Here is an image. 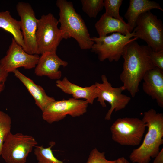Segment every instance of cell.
I'll return each mask as SVG.
<instances>
[{"instance_id": "cell-23", "label": "cell", "mask_w": 163, "mask_h": 163, "mask_svg": "<svg viewBox=\"0 0 163 163\" xmlns=\"http://www.w3.org/2000/svg\"><path fill=\"white\" fill-rule=\"evenodd\" d=\"M123 1L122 0H104V7L105 9L104 13L109 16L115 19L124 21L119 14V9Z\"/></svg>"}, {"instance_id": "cell-10", "label": "cell", "mask_w": 163, "mask_h": 163, "mask_svg": "<svg viewBox=\"0 0 163 163\" xmlns=\"http://www.w3.org/2000/svg\"><path fill=\"white\" fill-rule=\"evenodd\" d=\"M102 82H96L97 90V101L104 107H106L105 101L108 102L110 107L106 114L105 119L109 120L113 111L117 112L125 108L131 100V98L123 94L125 89L123 86L114 88L104 75L101 76Z\"/></svg>"}, {"instance_id": "cell-18", "label": "cell", "mask_w": 163, "mask_h": 163, "mask_svg": "<svg viewBox=\"0 0 163 163\" xmlns=\"http://www.w3.org/2000/svg\"><path fill=\"white\" fill-rule=\"evenodd\" d=\"M163 10L159 4L149 0H130L129 6L124 15L132 31L136 27V20L142 13L152 9Z\"/></svg>"}, {"instance_id": "cell-15", "label": "cell", "mask_w": 163, "mask_h": 163, "mask_svg": "<svg viewBox=\"0 0 163 163\" xmlns=\"http://www.w3.org/2000/svg\"><path fill=\"white\" fill-rule=\"evenodd\" d=\"M56 85L64 93L71 95L76 99H84L91 104L97 98V90L95 84L82 87L73 83L66 77L56 81Z\"/></svg>"}, {"instance_id": "cell-5", "label": "cell", "mask_w": 163, "mask_h": 163, "mask_svg": "<svg viewBox=\"0 0 163 163\" xmlns=\"http://www.w3.org/2000/svg\"><path fill=\"white\" fill-rule=\"evenodd\" d=\"M133 31L134 38L145 41L155 52L163 51V24L150 11L143 13L137 18Z\"/></svg>"}, {"instance_id": "cell-1", "label": "cell", "mask_w": 163, "mask_h": 163, "mask_svg": "<svg viewBox=\"0 0 163 163\" xmlns=\"http://www.w3.org/2000/svg\"><path fill=\"white\" fill-rule=\"evenodd\" d=\"M149 50L147 45H140L133 40L127 44L123 50L122 57L124 61L120 78L125 90L133 97L139 91L145 74L155 67L150 59Z\"/></svg>"}, {"instance_id": "cell-7", "label": "cell", "mask_w": 163, "mask_h": 163, "mask_svg": "<svg viewBox=\"0 0 163 163\" xmlns=\"http://www.w3.org/2000/svg\"><path fill=\"white\" fill-rule=\"evenodd\" d=\"M37 144L31 136L10 132L5 139L1 155L7 163H25L29 155Z\"/></svg>"}, {"instance_id": "cell-21", "label": "cell", "mask_w": 163, "mask_h": 163, "mask_svg": "<svg viewBox=\"0 0 163 163\" xmlns=\"http://www.w3.org/2000/svg\"><path fill=\"white\" fill-rule=\"evenodd\" d=\"M103 0H81L83 11L90 18H95L104 7Z\"/></svg>"}, {"instance_id": "cell-6", "label": "cell", "mask_w": 163, "mask_h": 163, "mask_svg": "<svg viewBox=\"0 0 163 163\" xmlns=\"http://www.w3.org/2000/svg\"><path fill=\"white\" fill-rule=\"evenodd\" d=\"M58 20L51 13L42 15L38 19L36 40L37 54L56 53L57 47L63 39L58 27Z\"/></svg>"}, {"instance_id": "cell-20", "label": "cell", "mask_w": 163, "mask_h": 163, "mask_svg": "<svg viewBox=\"0 0 163 163\" xmlns=\"http://www.w3.org/2000/svg\"><path fill=\"white\" fill-rule=\"evenodd\" d=\"M55 144V142H52L47 147H44L43 145H37L35 147L34 153L38 163H64L54 155L52 148Z\"/></svg>"}, {"instance_id": "cell-24", "label": "cell", "mask_w": 163, "mask_h": 163, "mask_svg": "<svg viewBox=\"0 0 163 163\" xmlns=\"http://www.w3.org/2000/svg\"><path fill=\"white\" fill-rule=\"evenodd\" d=\"M116 160L110 161L107 159L104 152H100L96 148L90 152L86 163H116Z\"/></svg>"}, {"instance_id": "cell-25", "label": "cell", "mask_w": 163, "mask_h": 163, "mask_svg": "<svg viewBox=\"0 0 163 163\" xmlns=\"http://www.w3.org/2000/svg\"><path fill=\"white\" fill-rule=\"evenodd\" d=\"M149 53L150 59L154 66L163 71V51L155 52L149 48Z\"/></svg>"}, {"instance_id": "cell-12", "label": "cell", "mask_w": 163, "mask_h": 163, "mask_svg": "<svg viewBox=\"0 0 163 163\" xmlns=\"http://www.w3.org/2000/svg\"><path fill=\"white\" fill-rule=\"evenodd\" d=\"M40 56L26 52L12 38L6 55L0 61V65L8 73L13 72L20 67L30 69L35 68Z\"/></svg>"}, {"instance_id": "cell-17", "label": "cell", "mask_w": 163, "mask_h": 163, "mask_svg": "<svg viewBox=\"0 0 163 163\" xmlns=\"http://www.w3.org/2000/svg\"><path fill=\"white\" fill-rule=\"evenodd\" d=\"M95 27L99 37L105 36L112 33H119L126 35L132 32L129 26L124 21L115 19L105 13L96 23Z\"/></svg>"}, {"instance_id": "cell-27", "label": "cell", "mask_w": 163, "mask_h": 163, "mask_svg": "<svg viewBox=\"0 0 163 163\" xmlns=\"http://www.w3.org/2000/svg\"><path fill=\"white\" fill-rule=\"evenodd\" d=\"M155 158L153 163H163V148Z\"/></svg>"}, {"instance_id": "cell-11", "label": "cell", "mask_w": 163, "mask_h": 163, "mask_svg": "<svg viewBox=\"0 0 163 163\" xmlns=\"http://www.w3.org/2000/svg\"><path fill=\"white\" fill-rule=\"evenodd\" d=\"M16 8L21 19V29L24 45V50L30 54H37L36 33L38 19L31 5L25 2H18Z\"/></svg>"}, {"instance_id": "cell-19", "label": "cell", "mask_w": 163, "mask_h": 163, "mask_svg": "<svg viewBox=\"0 0 163 163\" xmlns=\"http://www.w3.org/2000/svg\"><path fill=\"white\" fill-rule=\"evenodd\" d=\"M0 28L11 34L16 42L24 49L20 21L13 18L8 11L0 12Z\"/></svg>"}, {"instance_id": "cell-14", "label": "cell", "mask_w": 163, "mask_h": 163, "mask_svg": "<svg viewBox=\"0 0 163 163\" xmlns=\"http://www.w3.org/2000/svg\"><path fill=\"white\" fill-rule=\"evenodd\" d=\"M142 89L158 105L163 107V71L155 67L147 71L143 78Z\"/></svg>"}, {"instance_id": "cell-4", "label": "cell", "mask_w": 163, "mask_h": 163, "mask_svg": "<svg viewBox=\"0 0 163 163\" xmlns=\"http://www.w3.org/2000/svg\"><path fill=\"white\" fill-rule=\"evenodd\" d=\"M134 37L133 31L126 35L114 33L104 37H93L91 38L94 43L90 50L97 55L101 61L108 59L110 62H117L122 57L126 45L138 39Z\"/></svg>"}, {"instance_id": "cell-22", "label": "cell", "mask_w": 163, "mask_h": 163, "mask_svg": "<svg viewBox=\"0 0 163 163\" xmlns=\"http://www.w3.org/2000/svg\"><path fill=\"white\" fill-rule=\"evenodd\" d=\"M11 123L10 117L8 114L0 110V155L5 139L11 132Z\"/></svg>"}, {"instance_id": "cell-28", "label": "cell", "mask_w": 163, "mask_h": 163, "mask_svg": "<svg viewBox=\"0 0 163 163\" xmlns=\"http://www.w3.org/2000/svg\"><path fill=\"white\" fill-rule=\"evenodd\" d=\"M116 160V163H130L126 158L123 157H120Z\"/></svg>"}, {"instance_id": "cell-9", "label": "cell", "mask_w": 163, "mask_h": 163, "mask_svg": "<svg viewBox=\"0 0 163 163\" xmlns=\"http://www.w3.org/2000/svg\"><path fill=\"white\" fill-rule=\"evenodd\" d=\"M89 104L86 100L73 98L55 101L42 112V118L49 124L59 121L69 115L72 117L83 115Z\"/></svg>"}, {"instance_id": "cell-13", "label": "cell", "mask_w": 163, "mask_h": 163, "mask_svg": "<svg viewBox=\"0 0 163 163\" xmlns=\"http://www.w3.org/2000/svg\"><path fill=\"white\" fill-rule=\"evenodd\" d=\"M68 65L67 62L61 59L56 53L47 52L41 55L35 68L34 73L38 76H46L52 80L60 79L62 75L60 66Z\"/></svg>"}, {"instance_id": "cell-16", "label": "cell", "mask_w": 163, "mask_h": 163, "mask_svg": "<svg viewBox=\"0 0 163 163\" xmlns=\"http://www.w3.org/2000/svg\"><path fill=\"white\" fill-rule=\"evenodd\" d=\"M13 72L26 88L34 99L35 104L42 112L50 103L56 100L53 97L48 95L42 87L36 84L33 80L18 69Z\"/></svg>"}, {"instance_id": "cell-8", "label": "cell", "mask_w": 163, "mask_h": 163, "mask_svg": "<svg viewBox=\"0 0 163 163\" xmlns=\"http://www.w3.org/2000/svg\"><path fill=\"white\" fill-rule=\"evenodd\" d=\"M146 127L143 120L138 118H119L110 127L112 138L121 145L136 146L141 142Z\"/></svg>"}, {"instance_id": "cell-26", "label": "cell", "mask_w": 163, "mask_h": 163, "mask_svg": "<svg viewBox=\"0 0 163 163\" xmlns=\"http://www.w3.org/2000/svg\"><path fill=\"white\" fill-rule=\"evenodd\" d=\"M8 74L0 65V95L4 89Z\"/></svg>"}, {"instance_id": "cell-3", "label": "cell", "mask_w": 163, "mask_h": 163, "mask_svg": "<svg viewBox=\"0 0 163 163\" xmlns=\"http://www.w3.org/2000/svg\"><path fill=\"white\" fill-rule=\"evenodd\" d=\"M56 5L59 9L60 24L59 28L63 39L72 38L82 50L91 49L94 42L81 16L75 11L72 2L66 0H58Z\"/></svg>"}, {"instance_id": "cell-2", "label": "cell", "mask_w": 163, "mask_h": 163, "mask_svg": "<svg viewBox=\"0 0 163 163\" xmlns=\"http://www.w3.org/2000/svg\"><path fill=\"white\" fill-rule=\"evenodd\" d=\"M142 120L146 124L148 131L141 145L133 149L129 158L133 163H149L155 158L163 144V114L151 109L144 113Z\"/></svg>"}]
</instances>
